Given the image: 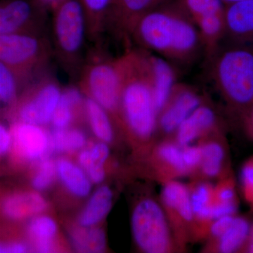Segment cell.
Segmentation results:
<instances>
[{"mask_svg":"<svg viewBox=\"0 0 253 253\" xmlns=\"http://www.w3.org/2000/svg\"><path fill=\"white\" fill-rule=\"evenodd\" d=\"M158 171L163 176H178L189 174L184 163L182 148L177 144L163 143L155 151Z\"/></svg>","mask_w":253,"mask_h":253,"instance_id":"obj_26","label":"cell"},{"mask_svg":"<svg viewBox=\"0 0 253 253\" xmlns=\"http://www.w3.org/2000/svg\"><path fill=\"white\" fill-rule=\"evenodd\" d=\"M168 0H113L109 26L113 24L118 31L130 34L136 21L146 13L162 6Z\"/></svg>","mask_w":253,"mask_h":253,"instance_id":"obj_13","label":"cell"},{"mask_svg":"<svg viewBox=\"0 0 253 253\" xmlns=\"http://www.w3.org/2000/svg\"><path fill=\"white\" fill-rule=\"evenodd\" d=\"M249 253H253V240H250L249 249H248Z\"/></svg>","mask_w":253,"mask_h":253,"instance_id":"obj_42","label":"cell"},{"mask_svg":"<svg viewBox=\"0 0 253 253\" xmlns=\"http://www.w3.org/2000/svg\"><path fill=\"white\" fill-rule=\"evenodd\" d=\"M225 31L238 38H253V0H241L224 8Z\"/></svg>","mask_w":253,"mask_h":253,"instance_id":"obj_18","label":"cell"},{"mask_svg":"<svg viewBox=\"0 0 253 253\" xmlns=\"http://www.w3.org/2000/svg\"><path fill=\"white\" fill-rule=\"evenodd\" d=\"M131 231L136 246L147 253L173 250L170 226L163 208L154 200H141L131 214Z\"/></svg>","mask_w":253,"mask_h":253,"instance_id":"obj_7","label":"cell"},{"mask_svg":"<svg viewBox=\"0 0 253 253\" xmlns=\"http://www.w3.org/2000/svg\"><path fill=\"white\" fill-rule=\"evenodd\" d=\"M201 104L196 91L189 86L176 84L168 102L158 114V125L164 132H175L181 123Z\"/></svg>","mask_w":253,"mask_h":253,"instance_id":"obj_11","label":"cell"},{"mask_svg":"<svg viewBox=\"0 0 253 253\" xmlns=\"http://www.w3.org/2000/svg\"><path fill=\"white\" fill-rule=\"evenodd\" d=\"M149 61L155 104L159 114L176 85V75L169 61L162 56L149 54Z\"/></svg>","mask_w":253,"mask_h":253,"instance_id":"obj_16","label":"cell"},{"mask_svg":"<svg viewBox=\"0 0 253 253\" xmlns=\"http://www.w3.org/2000/svg\"><path fill=\"white\" fill-rule=\"evenodd\" d=\"M13 144L12 133L0 123V156L6 154Z\"/></svg>","mask_w":253,"mask_h":253,"instance_id":"obj_39","label":"cell"},{"mask_svg":"<svg viewBox=\"0 0 253 253\" xmlns=\"http://www.w3.org/2000/svg\"><path fill=\"white\" fill-rule=\"evenodd\" d=\"M201 147L202 160L199 169L205 176L215 177L221 171L224 158V149L215 141H208L201 145Z\"/></svg>","mask_w":253,"mask_h":253,"instance_id":"obj_32","label":"cell"},{"mask_svg":"<svg viewBox=\"0 0 253 253\" xmlns=\"http://www.w3.org/2000/svg\"><path fill=\"white\" fill-rule=\"evenodd\" d=\"M224 4H229L231 3L236 2V1H241V0H221Z\"/></svg>","mask_w":253,"mask_h":253,"instance_id":"obj_43","label":"cell"},{"mask_svg":"<svg viewBox=\"0 0 253 253\" xmlns=\"http://www.w3.org/2000/svg\"><path fill=\"white\" fill-rule=\"evenodd\" d=\"M250 240H253V227L251 229L250 231Z\"/></svg>","mask_w":253,"mask_h":253,"instance_id":"obj_44","label":"cell"},{"mask_svg":"<svg viewBox=\"0 0 253 253\" xmlns=\"http://www.w3.org/2000/svg\"><path fill=\"white\" fill-rule=\"evenodd\" d=\"M28 233L37 252L47 253L54 251L58 225L52 217L43 213L32 217Z\"/></svg>","mask_w":253,"mask_h":253,"instance_id":"obj_23","label":"cell"},{"mask_svg":"<svg viewBox=\"0 0 253 253\" xmlns=\"http://www.w3.org/2000/svg\"><path fill=\"white\" fill-rule=\"evenodd\" d=\"M113 194L108 186H101L91 195L79 218L80 226H97L104 220L112 208Z\"/></svg>","mask_w":253,"mask_h":253,"instance_id":"obj_22","label":"cell"},{"mask_svg":"<svg viewBox=\"0 0 253 253\" xmlns=\"http://www.w3.org/2000/svg\"><path fill=\"white\" fill-rule=\"evenodd\" d=\"M84 99L79 87L69 86L63 89L59 104L51 118L53 129L71 127L80 109L84 106Z\"/></svg>","mask_w":253,"mask_h":253,"instance_id":"obj_20","label":"cell"},{"mask_svg":"<svg viewBox=\"0 0 253 253\" xmlns=\"http://www.w3.org/2000/svg\"><path fill=\"white\" fill-rule=\"evenodd\" d=\"M215 123L216 116L214 111L209 106L200 105L176 129L177 144L181 147L189 146L200 136L212 131Z\"/></svg>","mask_w":253,"mask_h":253,"instance_id":"obj_15","label":"cell"},{"mask_svg":"<svg viewBox=\"0 0 253 253\" xmlns=\"http://www.w3.org/2000/svg\"><path fill=\"white\" fill-rule=\"evenodd\" d=\"M28 246L23 243H0V253H23L28 251Z\"/></svg>","mask_w":253,"mask_h":253,"instance_id":"obj_40","label":"cell"},{"mask_svg":"<svg viewBox=\"0 0 253 253\" xmlns=\"http://www.w3.org/2000/svg\"><path fill=\"white\" fill-rule=\"evenodd\" d=\"M234 218V215H226L214 219L210 226L208 234L213 240L217 241L231 226Z\"/></svg>","mask_w":253,"mask_h":253,"instance_id":"obj_38","label":"cell"},{"mask_svg":"<svg viewBox=\"0 0 253 253\" xmlns=\"http://www.w3.org/2000/svg\"><path fill=\"white\" fill-rule=\"evenodd\" d=\"M110 156L107 143L99 141L89 149H83L78 155V165L86 173L92 184H99L104 181L106 172L105 164Z\"/></svg>","mask_w":253,"mask_h":253,"instance_id":"obj_21","label":"cell"},{"mask_svg":"<svg viewBox=\"0 0 253 253\" xmlns=\"http://www.w3.org/2000/svg\"><path fill=\"white\" fill-rule=\"evenodd\" d=\"M84 113L91 132L98 140L111 143L115 134L111 113L89 97L84 99Z\"/></svg>","mask_w":253,"mask_h":253,"instance_id":"obj_25","label":"cell"},{"mask_svg":"<svg viewBox=\"0 0 253 253\" xmlns=\"http://www.w3.org/2000/svg\"><path fill=\"white\" fill-rule=\"evenodd\" d=\"M249 222L242 217L234 218L231 226L216 241L219 253H231L238 251L250 235Z\"/></svg>","mask_w":253,"mask_h":253,"instance_id":"obj_30","label":"cell"},{"mask_svg":"<svg viewBox=\"0 0 253 253\" xmlns=\"http://www.w3.org/2000/svg\"><path fill=\"white\" fill-rule=\"evenodd\" d=\"M71 244L81 253H99L106 248V236L104 231L96 226H80L75 228L71 234Z\"/></svg>","mask_w":253,"mask_h":253,"instance_id":"obj_27","label":"cell"},{"mask_svg":"<svg viewBox=\"0 0 253 253\" xmlns=\"http://www.w3.org/2000/svg\"><path fill=\"white\" fill-rule=\"evenodd\" d=\"M190 190L194 214L192 231L199 235L208 234L210 226L215 219L214 186L208 183H201Z\"/></svg>","mask_w":253,"mask_h":253,"instance_id":"obj_14","label":"cell"},{"mask_svg":"<svg viewBox=\"0 0 253 253\" xmlns=\"http://www.w3.org/2000/svg\"><path fill=\"white\" fill-rule=\"evenodd\" d=\"M161 198L169 226L180 242V239H186L187 229L190 228L192 231L194 226L191 190L182 183L171 179L164 184Z\"/></svg>","mask_w":253,"mask_h":253,"instance_id":"obj_10","label":"cell"},{"mask_svg":"<svg viewBox=\"0 0 253 253\" xmlns=\"http://www.w3.org/2000/svg\"><path fill=\"white\" fill-rule=\"evenodd\" d=\"M203 45L208 51L214 52L218 42L225 32L224 13L204 16L194 21Z\"/></svg>","mask_w":253,"mask_h":253,"instance_id":"obj_29","label":"cell"},{"mask_svg":"<svg viewBox=\"0 0 253 253\" xmlns=\"http://www.w3.org/2000/svg\"><path fill=\"white\" fill-rule=\"evenodd\" d=\"M117 59L122 82L119 113L131 134L146 140L154 134L158 118L149 54L129 51Z\"/></svg>","mask_w":253,"mask_h":253,"instance_id":"obj_2","label":"cell"},{"mask_svg":"<svg viewBox=\"0 0 253 253\" xmlns=\"http://www.w3.org/2000/svg\"><path fill=\"white\" fill-rule=\"evenodd\" d=\"M85 15L88 40L96 41L109 26L113 0H78Z\"/></svg>","mask_w":253,"mask_h":253,"instance_id":"obj_24","label":"cell"},{"mask_svg":"<svg viewBox=\"0 0 253 253\" xmlns=\"http://www.w3.org/2000/svg\"><path fill=\"white\" fill-rule=\"evenodd\" d=\"M52 54L46 34L0 35V61L28 79L45 71Z\"/></svg>","mask_w":253,"mask_h":253,"instance_id":"obj_6","label":"cell"},{"mask_svg":"<svg viewBox=\"0 0 253 253\" xmlns=\"http://www.w3.org/2000/svg\"><path fill=\"white\" fill-rule=\"evenodd\" d=\"M129 36L168 61H190L204 46L196 24L176 3L146 13L136 21Z\"/></svg>","mask_w":253,"mask_h":253,"instance_id":"obj_1","label":"cell"},{"mask_svg":"<svg viewBox=\"0 0 253 253\" xmlns=\"http://www.w3.org/2000/svg\"><path fill=\"white\" fill-rule=\"evenodd\" d=\"M51 49L60 66L77 80L85 61V15L78 0H63L51 11Z\"/></svg>","mask_w":253,"mask_h":253,"instance_id":"obj_3","label":"cell"},{"mask_svg":"<svg viewBox=\"0 0 253 253\" xmlns=\"http://www.w3.org/2000/svg\"><path fill=\"white\" fill-rule=\"evenodd\" d=\"M182 148V156L188 172L191 173L199 169L202 160V147L199 146H186Z\"/></svg>","mask_w":253,"mask_h":253,"instance_id":"obj_36","label":"cell"},{"mask_svg":"<svg viewBox=\"0 0 253 253\" xmlns=\"http://www.w3.org/2000/svg\"><path fill=\"white\" fill-rule=\"evenodd\" d=\"M47 11H51L63 0H36Z\"/></svg>","mask_w":253,"mask_h":253,"instance_id":"obj_41","label":"cell"},{"mask_svg":"<svg viewBox=\"0 0 253 253\" xmlns=\"http://www.w3.org/2000/svg\"><path fill=\"white\" fill-rule=\"evenodd\" d=\"M62 90L59 81L49 73L38 75L18 109L20 122L43 126L51 123Z\"/></svg>","mask_w":253,"mask_h":253,"instance_id":"obj_8","label":"cell"},{"mask_svg":"<svg viewBox=\"0 0 253 253\" xmlns=\"http://www.w3.org/2000/svg\"><path fill=\"white\" fill-rule=\"evenodd\" d=\"M176 4L194 22L209 15L223 14L225 8L221 0H177Z\"/></svg>","mask_w":253,"mask_h":253,"instance_id":"obj_34","label":"cell"},{"mask_svg":"<svg viewBox=\"0 0 253 253\" xmlns=\"http://www.w3.org/2000/svg\"><path fill=\"white\" fill-rule=\"evenodd\" d=\"M47 207V201L38 191L11 195L1 204L4 215L13 220H21L42 214Z\"/></svg>","mask_w":253,"mask_h":253,"instance_id":"obj_17","label":"cell"},{"mask_svg":"<svg viewBox=\"0 0 253 253\" xmlns=\"http://www.w3.org/2000/svg\"><path fill=\"white\" fill-rule=\"evenodd\" d=\"M38 166L33 175L32 184L37 191L49 189L54 183L56 174V161L49 157L42 158L37 162Z\"/></svg>","mask_w":253,"mask_h":253,"instance_id":"obj_35","label":"cell"},{"mask_svg":"<svg viewBox=\"0 0 253 253\" xmlns=\"http://www.w3.org/2000/svg\"><path fill=\"white\" fill-rule=\"evenodd\" d=\"M51 151L56 153H73L84 149L86 136L84 131L78 128L53 129L50 133Z\"/></svg>","mask_w":253,"mask_h":253,"instance_id":"obj_28","label":"cell"},{"mask_svg":"<svg viewBox=\"0 0 253 253\" xmlns=\"http://www.w3.org/2000/svg\"><path fill=\"white\" fill-rule=\"evenodd\" d=\"M11 133L16 152L26 161L38 162L51 151L50 133L43 126L19 122Z\"/></svg>","mask_w":253,"mask_h":253,"instance_id":"obj_12","label":"cell"},{"mask_svg":"<svg viewBox=\"0 0 253 253\" xmlns=\"http://www.w3.org/2000/svg\"><path fill=\"white\" fill-rule=\"evenodd\" d=\"M33 80L28 79L0 61V101L5 104L12 102L17 94L20 83Z\"/></svg>","mask_w":253,"mask_h":253,"instance_id":"obj_33","label":"cell"},{"mask_svg":"<svg viewBox=\"0 0 253 253\" xmlns=\"http://www.w3.org/2000/svg\"><path fill=\"white\" fill-rule=\"evenodd\" d=\"M252 125H253V118H252Z\"/></svg>","mask_w":253,"mask_h":253,"instance_id":"obj_45","label":"cell"},{"mask_svg":"<svg viewBox=\"0 0 253 253\" xmlns=\"http://www.w3.org/2000/svg\"><path fill=\"white\" fill-rule=\"evenodd\" d=\"M46 14L36 0H0V35L46 34Z\"/></svg>","mask_w":253,"mask_h":253,"instance_id":"obj_9","label":"cell"},{"mask_svg":"<svg viewBox=\"0 0 253 253\" xmlns=\"http://www.w3.org/2000/svg\"><path fill=\"white\" fill-rule=\"evenodd\" d=\"M56 167L58 178L71 194L78 198L89 196L92 182L78 163L61 158L56 161Z\"/></svg>","mask_w":253,"mask_h":253,"instance_id":"obj_19","label":"cell"},{"mask_svg":"<svg viewBox=\"0 0 253 253\" xmlns=\"http://www.w3.org/2000/svg\"><path fill=\"white\" fill-rule=\"evenodd\" d=\"M78 82L83 94L111 114L119 113L122 82L117 59H109L94 50L86 57Z\"/></svg>","mask_w":253,"mask_h":253,"instance_id":"obj_5","label":"cell"},{"mask_svg":"<svg viewBox=\"0 0 253 253\" xmlns=\"http://www.w3.org/2000/svg\"><path fill=\"white\" fill-rule=\"evenodd\" d=\"M241 183L245 199L253 208V158L243 168Z\"/></svg>","mask_w":253,"mask_h":253,"instance_id":"obj_37","label":"cell"},{"mask_svg":"<svg viewBox=\"0 0 253 253\" xmlns=\"http://www.w3.org/2000/svg\"><path fill=\"white\" fill-rule=\"evenodd\" d=\"M212 75L219 90L237 105L253 101V52L246 48L226 49L213 63Z\"/></svg>","mask_w":253,"mask_h":253,"instance_id":"obj_4","label":"cell"},{"mask_svg":"<svg viewBox=\"0 0 253 253\" xmlns=\"http://www.w3.org/2000/svg\"><path fill=\"white\" fill-rule=\"evenodd\" d=\"M215 219L226 215H234L237 208L234 182L226 179L214 186Z\"/></svg>","mask_w":253,"mask_h":253,"instance_id":"obj_31","label":"cell"}]
</instances>
